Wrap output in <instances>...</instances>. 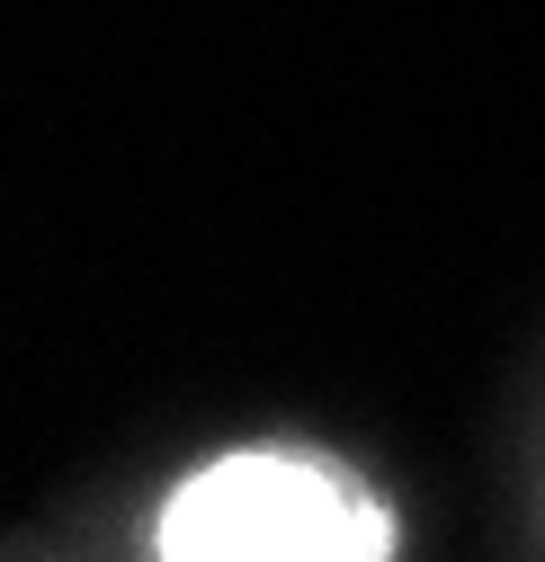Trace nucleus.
<instances>
[{"mask_svg":"<svg viewBox=\"0 0 545 562\" xmlns=\"http://www.w3.org/2000/svg\"><path fill=\"white\" fill-rule=\"evenodd\" d=\"M153 553L162 562H385L393 509L322 456L242 447L197 464L162 501Z\"/></svg>","mask_w":545,"mask_h":562,"instance_id":"obj_1","label":"nucleus"}]
</instances>
